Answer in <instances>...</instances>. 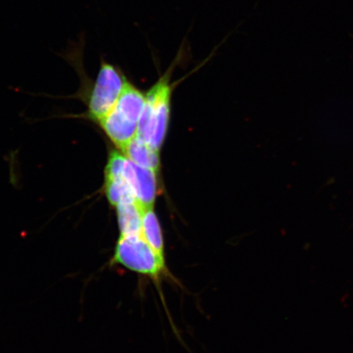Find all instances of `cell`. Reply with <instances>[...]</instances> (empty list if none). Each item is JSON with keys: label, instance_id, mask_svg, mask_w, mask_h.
<instances>
[{"label": "cell", "instance_id": "cell-2", "mask_svg": "<svg viewBox=\"0 0 353 353\" xmlns=\"http://www.w3.org/2000/svg\"><path fill=\"white\" fill-rule=\"evenodd\" d=\"M168 73L145 95L138 134L150 148L160 152L170 120L171 87Z\"/></svg>", "mask_w": 353, "mask_h": 353}, {"label": "cell", "instance_id": "cell-1", "mask_svg": "<svg viewBox=\"0 0 353 353\" xmlns=\"http://www.w3.org/2000/svg\"><path fill=\"white\" fill-rule=\"evenodd\" d=\"M145 100V95L128 82L116 105L99 123L108 138L122 152L138 134Z\"/></svg>", "mask_w": 353, "mask_h": 353}, {"label": "cell", "instance_id": "cell-3", "mask_svg": "<svg viewBox=\"0 0 353 353\" xmlns=\"http://www.w3.org/2000/svg\"><path fill=\"white\" fill-rule=\"evenodd\" d=\"M110 263L121 265L138 274L151 278L157 284L168 271L165 259L152 248L141 233L120 235Z\"/></svg>", "mask_w": 353, "mask_h": 353}, {"label": "cell", "instance_id": "cell-4", "mask_svg": "<svg viewBox=\"0 0 353 353\" xmlns=\"http://www.w3.org/2000/svg\"><path fill=\"white\" fill-rule=\"evenodd\" d=\"M127 83L120 69L101 59L98 76L86 99L87 112L78 117L99 123L116 105Z\"/></svg>", "mask_w": 353, "mask_h": 353}, {"label": "cell", "instance_id": "cell-8", "mask_svg": "<svg viewBox=\"0 0 353 353\" xmlns=\"http://www.w3.org/2000/svg\"><path fill=\"white\" fill-rule=\"evenodd\" d=\"M141 234L152 248L161 257L165 259L164 236L160 221L154 213V208L143 212Z\"/></svg>", "mask_w": 353, "mask_h": 353}, {"label": "cell", "instance_id": "cell-9", "mask_svg": "<svg viewBox=\"0 0 353 353\" xmlns=\"http://www.w3.org/2000/svg\"><path fill=\"white\" fill-rule=\"evenodd\" d=\"M116 210L120 235L141 233L143 212L135 202L119 205Z\"/></svg>", "mask_w": 353, "mask_h": 353}, {"label": "cell", "instance_id": "cell-6", "mask_svg": "<svg viewBox=\"0 0 353 353\" xmlns=\"http://www.w3.org/2000/svg\"><path fill=\"white\" fill-rule=\"evenodd\" d=\"M125 154L110 152L104 171V193L109 204L116 207L125 203L135 202L134 194L123 176ZM136 203V202H135Z\"/></svg>", "mask_w": 353, "mask_h": 353}, {"label": "cell", "instance_id": "cell-7", "mask_svg": "<svg viewBox=\"0 0 353 353\" xmlns=\"http://www.w3.org/2000/svg\"><path fill=\"white\" fill-rule=\"evenodd\" d=\"M123 152L127 159L137 165L157 172L160 168L159 152L150 148L139 136L131 140Z\"/></svg>", "mask_w": 353, "mask_h": 353}, {"label": "cell", "instance_id": "cell-5", "mask_svg": "<svg viewBox=\"0 0 353 353\" xmlns=\"http://www.w3.org/2000/svg\"><path fill=\"white\" fill-rule=\"evenodd\" d=\"M123 176L140 210L143 213L154 208L158 194L157 172L137 165L126 157Z\"/></svg>", "mask_w": 353, "mask_h": 353}]
</instances>
